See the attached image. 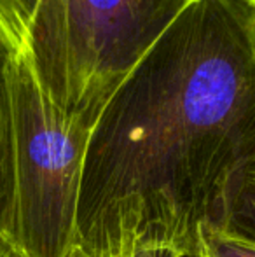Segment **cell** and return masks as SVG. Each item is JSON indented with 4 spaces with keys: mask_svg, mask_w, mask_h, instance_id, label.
Masks as SVG:
<instances>
[{
    "mask_svg": "<svg viewBox=\"0 0 255 257\" xmlns=\"http://www.w3.org/2000/svg\"><path fill=\"white\" fill-rule=\"evenodd\" d=\"M255 151V4L194 0L135 65L89 135L75 245L191 255L225 177Z\"/></svg>",
    "mask_w": 255,
    "mask_h": 257,
    "instance_id": "cell-1",
    "label": "cell"
},
{
    "mask_svg": "<svg viewBox=\"0 0 255 257\" xmlns=\"http://www.w3.org/2000/svg\"><path fill=\"white\" fill-rule=\"evenodd\" d=\"M194 0H37L21 54L67 119L93 130L121 82Z\"/></svg>",
    "mask_w": 255,
    "mask_h": 257,
    "instance_id": "cell-2",
    "label": "cell"
},
{
    "mask_svg": "<svg viewBox=\"0 0 255 257\" xmlns=\"http://www.w3.org/2000/svg\"><path fill=\"white\" fill-rule=\"evenodd\" d=\"M11 205L4 240L23 257H67L75 245L91 130L67 119L39 88L27 58L11 75Z\"/></svg>",
    "mask_w": 255,
    "mask_h": 257,
    "instance_id": "cell-3",
    "label": "cell"
},
{
    "mask_svg": "<svg viewBox=\"0 0 255 257\" xmlns=\"http://www.w3.org/2000/svg\"><path fill=\"white\" fill-rule=\"evenodd\" d=\"M206 222L255 243V151L225 177Z\"/></svg>",
    "mask_w": 255,
    "mask_h": 257,
    "instance_id": "cell-4",
    "label": "cell"
},
{
    "mask_svg": "<svg viewBox=\"0 0 255 257\" xmlns=\"http://www.w3.org/2000/svg\"><path fill=\"white\" fill-rule=\"evenodd\" d=\"M16 51L0 27V240H4L11 205V75Z\"/></svg>",
    "mask_w": 255,
    "mask_h": 257,
    "instance_id": "cell-5",
    "label": "cell"
},
{
    "mask_svg": "<svg viewBox=\"0 0 255 257\" xmlns=\"http://www.w3.org/2000/svg\"><path fill=\"white\" fill-rule=\"evenodd\" d=\"M189 257H255V243L238 238L210 222L199 224Z\"/></svg>",
    "mask_w": 255,
    "mask_h": 257,
    "instance_id": "cell-6",
    "label": "cell"
},
{
    "mask_svg": "<svg viewBox=\"0 0 255 257\" xmlns=\"http://www.w3.org/2000/svg\"><path fill=\"white\" fill-rule=\"evenodd\" d=\"M35 6L37 0H0V27L16 53L23 48Z\"/></svg>",
    "mask_w": 255,
    "mask_h": 257,
    "instance_id": "cell-7",
    "label": "cell"
},
{
    "mask_svg": "<svg viewBox=\"0 0 255 257\" xmlns=\"http://www.w3.org/2000/svg\"><path fill=\"white\" fill-rule=\"evenodd\" d=\"M114 257H185L184 252L171 245L161 243H142L121 250Z\"/></svg>",
    "mask_w": 255,
    "mask_h": 257,
    "instance_id": "cell-8",
    "label": "cell"
},
{
    "mask_svg": "<svg viewBox=\"0 0 255 257\" xmlns=\"http://www.w3.org/2000/svg\"><path fill=\"white\" fill-rule=\"evenodd\" d=\"M0 257H23V255H21V252L16 250L11 243L0 240Z\"/></svg>",
    "mask_w": 255,
    "mask_h": 257,
    "instance_id": "cell-9",
    "label": "cell"
},
{
    "mask_svg": "<svg viewBox=\"0 0 255 257\" xmlns=\"http://www.w3.org/2000/svg\"><path fill=\"white\" fill-rule=\"evenodd\" d=\"M67 257H86V255L82 254V252L79 250L77 247H72V250L68 252V255H67Z\"/></svg>",
    "mask_w": 255,
    "mask_h": 257,
    "instance_id": "cell-10",
    "label": "cell"
},
{
    "mask_svg": "<svg viewBox=\"0 0 255 257\" xmlns=\"http://www.w3.org/2000/svg\"><path fill=\"white\" fill-rule=\"evenodd\" d=\"M250 2H253V4H255V0H250Z\"/></svg>",
    "mask_w": 255,
    "mask_h": 257,
    "instance_id": "cell-11",
    "label": "cell"
}]
</instances>
